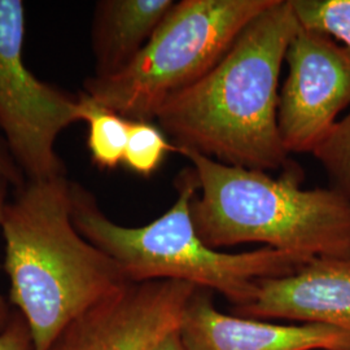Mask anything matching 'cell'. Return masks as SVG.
<instances>
[{"label":"cell","mask_w":350,"mask_h":350,"mask_svg":"<svg viewBox=\"0 0 350 350\" xmlns=\"http://www.w3.org/2000/svg\"><path fill=\"white\" fill-rule=\"evenodd\" d=\"M0 350H33V338L24 317L13 313L0 329Z\"/></svg>","instance_id":"obj_16"},{"label":"cell","mask_w":350,"mask_h":350,"mask_svg":"<svg viewBox=\"0 0 350 350\" xmlns=\"http://www.w3.org/2000/svg\"><path fill=\"white\" fill-rule=\"evenodd\" d=\"M0 180L7 182L16 191L25 185L26 176L14 161L12 153L0 134Z\"/></svg>","instance_id":"obj_17"},{"label":"cell","mask_w":350,"mask_h":350,"mask_svg":"<svg viewBox=\"0 0 350 350\" xmlns=\"http://www.w3.org/2000/svg\"><path fill=\"white\" fill-rule=\"evenodd\" d=\"M79 121L88 126V147L91 160L98 167L113 170L124 163L130 120L105 108L88 96L78 92Z\"/></svg>","instance_id":"obj_12"},{"label":"cell","mask_w":350,"mask_h":350,"mask_svg":"<svg viewBox=\"0 0 350 350\" xmlns=\"http://www.w3.org/2000/svg\"><path fill=\"white\" fill-rule=\"evenodd\" d=\"M175 188L176 200L163 215L148 225L126 227L107 217L91 191L72 182L73 225L120 266L127 282H185L222 295L232 308L254 300L260 280L292 274L309 262L267 247L235 254L213 250L201 240L191 214L199 193L192 166L178 175Z\"/></svg>","instance_id":"obj_3"},{"label":"cell","mask_w":350,"mask_h":350,"mask_svg":"<svg viewBox=\"0 0 350 350\" xmlns=\"http://www.w3.org/2000/svg\"><path fill=\"white\" fill-rule=\"evenodd\" d=\"M153 350H186V348L179 338V334L176 329L163 338V341Z\"/></svg>","instance_id":"obj_19"},{"label":"cell","mask_w":350,"mask_h":350,"mask_svg":"<svg viewBox=\"0 0 350 350\" xmlns=\"http://www.w3.org/2000/svg\"><path fill=\"white\" fill-rule=\"evenodd\" d=\"M288 75L279 92L278 129L291 153H313L350 108V51L300 25L288 46Z\"/></svg>","instance_id":"obj_7"},{"label":"cell","mask_w":350,"mask_h":350,"mask_svg":"<svg viewBox=\"0 0 350 350\" xmlns=\"http://www.w3.org/2000/svg\"><path fill=\"white\" fill-rule=\"evenodd\" d=\"M300 29L291 0H275L240 33L208 75L172 96L157 126L179 150L270 172L286 167L278 129L279 79Z\"/></svg>","instance_id":"obj_1"},{"label":"cell","mask_w":350,"mask_h":350,"mask_svg":"<svg viewBox=\"0 0 350 350\" xmlns=\"http://www.w3.org/2000/svg\"><path fill=\"white\" fill-rule=\"evenodd\" d=\"M24 39V1L0 0V134L26 180H51L66 176L56 140L79 122V99L27 69Z\"/></svg>","instance_id":"obj_6"},{"label":"cell","mask_w":350,"mask_h":350,"mask_svg":"<svg viewBox=\"0 0 350 350\" xmlns=\"http://www.w3.org/2000/svg\"><path fill=\"white\" fill-rule=\"evenodd\" d=\"M10 317V312H0V329H3V327L7 325Z\"/></svg>","instance_id":"obj_20"},{"label":"cell","mask_w":350,"mask_h":350,"mask_svg":"<svg viewBox=\"0 0 350 350\" xmlns=\"http://www.w3.org/2000/svg\"><path fill=\"white\" fill-rule=\"evenodd\" d=\"M301 26L325 33L350 51V0H291Z\"/></svg>","instance_id":"obj_15"},{"label":"cell","mask_w":350,"mask_h":350,"mask_svg":"<svg viewBox=\"0 0 350 350\" xmlns=\"http://www.w3.org/2000/svg\"><path fill=\"white\" fill-rule=\"evenodd\" d=\"M232 313L328 325L350 336V253L317 257L292 274L260 280L254 300Z\"/></svg>","instance_id":"obj_9"},{"label":"cell","mask_w":350,"mask_h":350,"mask_svg":"<svg viewBox=\"0 0 350 350\" xmlns=\"http://www.w3.org/2000/svg\"><path fill=\"white\" fill-rule=\"evenodd\" d=\"M169 153H178V148L159 126L150 121H130L122 163L130 172L150 176L159 170Z\"/></svg>","instance_id":"obj_13"},{"label":"cell","mask_w":350,"mask_h":350,"mask_svg":"<svg viewBox=\"0 0 350 350\" xmlns=\"http://www.w3.org/2000/svg\"><path fill=\"white\" fill-rule=\"evenodd\" d=\"M70 183L66 176L27 180L0 226L10 300L29 325L33 350L49 349L72 321L130 283L73 225Z\"/></svg>","instance_id":"obj_2"},{"label":"cell","mask_w":350,"mask_h":350,"mask_svg":"<svg viewBox=\"0 0 350 350\" xmlns=\"http://www.w3.org/2000/svg\"><path fill=\"white\" fill-rule=\"evenodd\" d=\"M12 187H11L10 183L0 180V226H1V221H3V217H4L5 206L10 201L8 200V196H10V189ZM0 312H10L5 301L1 296H0Z\"/></svg>","instance_id":"obj_18"},{"label":"cell","mask_w":350,"mask_h":350,"mask_svg":"<svg viewBox=\"0 0 350 350\" xmlns=\"http://www.w3.org/2000/svg\"><path fill=\"white\" fill-rule=\"evenodd\" d=\"M312 154L323 167L329 188L350 205V108Z\"/></svg>","instance_id":"obj_14"},{"label":"cell","mask_w":350,"mask_h":350,"mask_svg":"<svg viewBox=\"0 0 350 350\" xmlns=\"http://www.w3.org/2000/svg\"><path fill=\"white\" fill-rule=\"evenodd\" d=\"M275 0H179L120 75L88 77L83 90L130 121L153 122L163 104L192 86Z\"/></svg>","instance_id":"obj_5"},{"label":"cell","mask_w":350,"mask_h":350,"mask_svg":"<svg viewBox=\"0 0 350 350\" xmlns=\"http://www.w3.org/2000/svg\"><path fill=\"white\" fill-rule=\"evenodd\" d=\"M174 0H100L91 24L96 78L120 75L148 43Z\"/></svg>","instance_id":"obj_11"},{"label":"cell","mask_w":350,"mask_h":350,"mask_svg":"<svg viewBox=\"0 0 350 350\" xmlns=\"http://www.w3.org/2000/svg\"><path fill=\"white\" fill-rule=\"evenodd\" d=\"M196 289L175 280L129 283L72 321L47 350H153L179 328Z\"/></svg>","instance_id":"obj_8"},{"label":"cell","mask_w":350,"mask_h":350,"mask_svg":"<svg viewBox=\"0 0 350 350\" xmlns=\"http://www.w3.org/2000/svg\"><path fill=\"white\" fill-rule=\"evenodd\" d=\"M213 295L198 288L188 301L178 328L186 350H350V336L340 329L222 313Z\"/></svg>","instance_id":"obj_10"},{"label":"cell","mask_w":350,"mask_h":350,"mask_svg":"<svg viewBox=\"0 0 350 350\" xmlns=\"http://www.w3.org/2000/svg\"><path fill=\"white\" fill-rule=\"evenodd\" d=\"M193 167L199 193L193 225L213 250L258 243L305 260L350 253V205L332 188L301 187V170L279 178L179 150Z\"/></svg>","instance_id":"obj_4"}]
</instances>
